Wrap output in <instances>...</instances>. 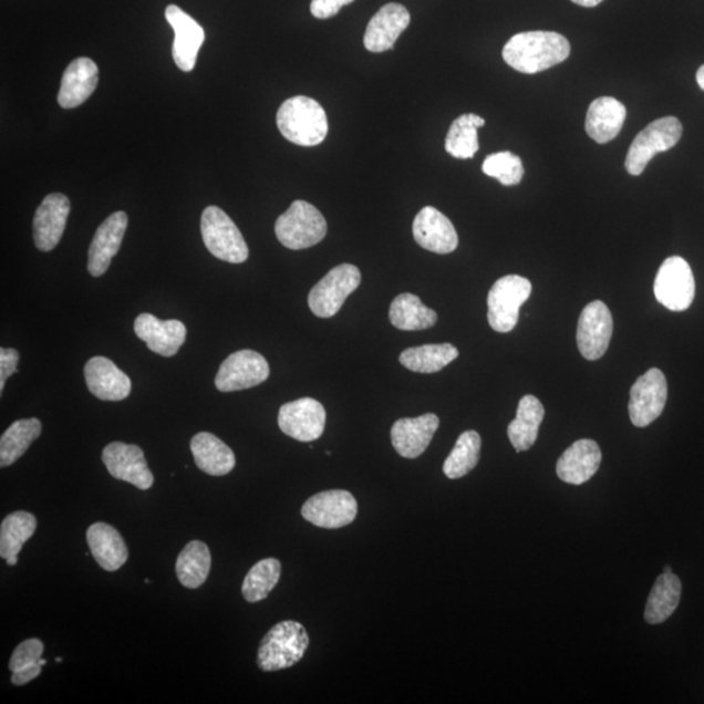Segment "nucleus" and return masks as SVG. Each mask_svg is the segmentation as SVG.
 Returning a JSON list of instances; mask_svg holds the SVG:
<instances>
[{
    "instance_id": "f257e3e1",
    "label": "nucleus",
    "mask_w": 704,
    "mask_h": 704,
    "mask_svg": "<svg viewBox=\"0 0 704 704\" xmlns=\"http://www.w3.org/2000/svg\"><path fill=\"white\" fill-rule=\"evenodd\" d=\"M570 43L555 32H525L513 35L503 50L506 64L520 73L534 75L567 61Z\"/></svg>"
},
{
    "instance_id": "f03ea898",
    "label": "nucleus",
    "mask_w": 704,
    "mask_h": 704,
    "mask_svg": "<svg viewBox=\"0 0 704 704\" xmlns=\"http://www.w3.org/2000/svg\"><path fill=\"white\" fill-rule=\"evenodd\" d=\"M277 126L286 141L300 146H317L325 141L329 123L325 110L310 97L286 100L277 113Z\"/></svg>"
},
{
    "instance_id": "7ed1b4c3",
    "label": "nucleus",
    "mask_w": 704,
    "mask_h": 704,
    "mask_svg": "<svg viewBox=\"0 0 704 704\" xmlns=\"http://www.w3.org/2000/svg\"><path fill=\"white\" fill-rule=\"evenodd\" d=\"M308 645H310V636L302 623L296 621L277 623L260 643L259 669L263 672L291 669L302 660Z\"/></svg>"
},
{
    "instance_id": "20e7f679",
    "label": "nucleus",
    "mask_w": 704,
    "mask_h": 704,
    "mask_svg": "<svg viewBox=\"0 0 704 704\" xmlns=\"http://www.w3.org/2000/svg\"><path fill=\"white\" fill-rule=\"evenodd\" d=\"M328 232V224L312 204L297 200L278 217L276 235L280 244L292 251L311 248L320 244Z\"/></svg>"
},
{
    "instance_id": "39448f33",
    "label": "nucleus",
    "mask_w": 704,
    "mask_h": 704,
    "mask_svg": "<svg viewBox=\"0 0 704 704\" xmlns=\"http://www.w3.org/2000/svg\"><path fill=\"white\" fill-rule=\"evenodd\" d=\"M532 284L525 277L500 278L488 293V321L498 333H509L518 324L519 310L531 297Z\"/></svg>"
},
{
    "instance_id": "423d86ee",
    "label": "nucleus",
    "mask_w": 704,
    "mask_h": 704,
    "mask_svg": "<svg viewBox=\"0 0 704 704\" xmlns=\"http://www.w3.org/2000/svg\"><path fill=\"white\" fill-rule=\"evenodd\" d=\"M201 235L215 258L230 263L247 261L249 251L244 235L221 208L208 207L203 211Z\"/></svg>"
},
{
    "instance_id": "0eeeda50",
    "label": "nucleus",
    "mask_w": 704,
    "mask_h": 704,
    "mask_svg": "<svg viewBox=\"0 0 704 704\" xmlns=\"http://www.w3.org/2000/svg\"><path fill=\"white\" fill-rule=\"evenodd\" d=\"M682 136V124L674 116L660 117L638 134L630 145L625 167L630 175L640 176L658 153L677 145Z\"/></svg>"
},
{
    "instance_id": "6e6552de",
    "label": "nucleus",
    "mask_w": 704,
    "mask_h": 704,
    "mask_svg": "<svg viewBox=\"0 0 704 704\" xmlns=\"http://www.w3.org/2000/svg\"><path fill=\"white\" fill-rule=\"evenodd\" d=\"M361 282V270L351 263H341L314 286L308 296V306L318 318H333Z\"/></svg>"
},
{
    "instance_id": "1a4fd4ad",
    "label": "nucleus",
    "mask_w": 704,
    "mask_h": 704,
    "mask_svg": "<svg viewBox=\"0 0 704 704\" xmlns=\"http://www.w3.org/2000/svg\"><path fill=\"white\" fill-rule=\"evenodd\" d=\"M654 292L658 302L670 311H686L695 297V280L689 262L680 256L666 259L658 271Z\"/></svg>"
},
{
    "instance_id": "9d476101",
    "label": "nucleus",
    "mask_w": 704,
    "mask_h": 704,
    "mask_svg": "<svg viewBox=\"0 0 704 704\" xmlns=\"http://www.w3.org/2000/svg\"><path fill=\"white\" fill-rule=\"evenodd\" d=\"M669 400V384L664 373L651 369L635 381L630 391L629 416L638 428L649 427L663 414Z\"/></svg>"
},
{
    "instance_id": "9b49d317",
    "label": "nucleus",
    "mask_w": 704,
    "mask_h": 704,
    "mask_svg": "<svg viewBox=\"0 0 704 704\" xmlns=\"http://www.w3.org/2000/svg\"><path fill=\"white\" fill-rule=\"evenodd\" d=\"M270 375L267 359L252 350L234 352L219 366L216 386L219 392L246 391L267 381Z\"/></svg>"
},
{
    "instance_id": "f8f14e48",
    "label": "nucleus",
    "mask_w": 704,
    "mask_h": 704,
    "mask_svg": "<svg viewBox=\"0 0 704 704\" xmlns=\"http://www.w3.org/2000/svg\"><path fill=\"white\" fill-rule=\"evenodd\" d=\"M358 501L348 490L332 489L314 495L304 503L302 517L321 528H341L354 522Z\"/></svg>"
},
{
    "instance_id": "ddd939ff",
    "label": "nucleus",
    "mask_w": 704,
    "mask_h": 704,
    "mask_svg": "<svg viewBox=\"0 0 704 704\" xmlns=\"http://www.w3.org/2000/svg\"><path fill=\"white\" fill-rule=\"evenodd\" d=\"M613 318L610 308L600 300L587 304L578 321V349L587 361H598L610 348Z\"/></svg>"
},
{
    "instance_id": "4468645a",
    "label": "nucleus",
    "mask_w": 704,
    "mask_h": 704,
    "mask_svg": "<svg viewBox=\"0 0 704 704\" xmlns=\"http://www.w3.org/2000/svg\"><path fill=\"white\" fill-rule=\"evenodd\" d=\"M327 411L313 398H300L284 405L278 413V425L286 436L300 443H311L324 434Z\"/></svg>"
},
{
    "instance_id": "2eb2a0df",
    "label": "nucleus",
    "mask_w": 704,
    "mask_h": 704,
    "mask_svg": "<svg viewBox=\"0 0 704 704\" xmlns=\"http://www.w3.org/2000/svg\"><path fill=\"white\" fill-rule=\"evenodd\" d=\"M102 462L108 474L117 480L127 482L142 490H148L154 484V476L141 446L108 444L102 452Z\"/></svg>"
},
{
    "instance_id": "dca6fc26",
    "label": "nucleus",
    "mask_w": 704,
    "mask_h": 704,
    "mask_svg": "<svg viewBox=\"0 0 704 704\" xmlns=\"http://www.w3.org/2000/svg\"><path fill=\"white\" fill-rule=\"evenodd\" d=\"M71 203L63 194H51L43 199L33 221L34 245L42 252H50L59 245L68 225Z\"/></svg>"
},
{
    "instance_id": "f3484780",
    "label": "nucleus",
    "mask_w": 704,
    "mask_h": 704,
    "mask_svg": "<svg viewBox=\"0 0 704 704\" xmlns=\"http://www.w3.org/2000/svg\"><path fill=\"white\" fill-rule=\"evenodd\" d=\"M165 17L175 32L173 43L174 62L183 72H190L195 69L197 54H199L205 41L204 29L195 19L175 4L167 7Z\"/></svg>"
},
{
    "instance_id": "a211bd4d",
    "label": "nucleus",
    "mask_w": 704,
    "mask_h": 704,
    "mask_svg": "<svg viewBox=\"0 0 704 704\" xmlns=\"http://www.w3.org/2000/svg\"><path fill=\"white\" fill-rule=\"evenodd\" d=\"M416 244L427 251L447 255L456 251L458 234L449 218L434 207H424L414 219Z\"/></svg>"
},
{
    "instance_id": "6ab92c4d",
    "label": "nucleus",
    "mask_w": 704,
    "mask_h": 704,
    "mask_svg": "<svg viewBox=\"0 0 704 704\" xmlns=\"http://www.w3.org/2000/svg\"><path fill=\"white\" fill-rule=\"evenodd\" d=\"M127 226L128 217L124 211L113 213L100 225L87 252V270L93 277L106 273L114 256L120 252Z\"/></svg>"
},
{
    "instance_id": "aec40b11",
    "label": "nucleus",
    "mask_w": 704,
    "mask_h": 704,
    "mask_svg": "<svg viewBox=\"0 0 704 704\" xmlns=\"http://www.w3.org/2000/svg\"><path fill=\"white\" fill-rule=\"evenodd\" d=\"M439 420L435 414L403 417L393 424L392 444L401 457L415 459L427 451L438 429Z\"/></svg>"
},
{
    "instance_id": "412c9836",
    "label": "nucleus",
    "mask_w": 704,
    "mask_h": 704,
    "mask_svg": "<svg viewBox=\"0 0 704 704\" xmlns=\"http://www.w3.org/2000/svg\"><path fill=\"white\" fill-rule=\"evenodd\" d=\"M135 333L146 346L158 355L170 358L186 342L187 328L179 320H159L152 313H142L135 320Z\"/></svg>"
},
{
    "instance_id": "4be33fe9",
    "label": "nucleus",
    "mask_w": 704,
    "mask_h": 704,
    "mask_svg": "<svg viewBox=\"0 0 704 704\" xmlns=\"http://www.w3.org/2000/svg\"><path fill=\"white\" fill-rule=\"evenodd\" d=\"M410 20V12L405 6L389 3L381 7L366 25L365 49L372 53H384V51L393 49L400 35L406 31Z\"/></svg>"
},
{
    "instance_id": "5701e85b",
    "label": "nucleus",
    "mask_w": 704,
    "mask_h": 704,
    "mask_svg": "<svg viewBox=\"0 0 704 704\" xmlns=\"http://www.w3.org/2000/svg\"><path fill=\"white\" fill-rule=\"evenodd\" d=\"M86 386L101 401H123L131 394V379L105 356H94L84 370Z\"/></svg>"
},
{
    "instance_id": "b1692460",
    "label": "nucleus",
    "mask_w": 704,
    "mask_h": 704,
    "mask_svg": "<svg viewBox=\"0 0 704 704\" xmlns=\"http://www.w3.org/2000/svg\"><path fill=\"white\" fill-rule=\"evenodd\" d=\"M601 464V451L597 442L589 438L578 439L557 462L556 473L568 484L581 486L598 473Z\"/></svg>"
},
{
    "instance_id": "393cba45",
    "label": "nucleus",
    "mask_w": 704,
    "mask_h": 704,
    "mask_svg": "<svg viewBox=\"0 0 704 704\" xmlns=\"http://www.w3.org/2000/svg\"><path fill=\"white\" fill-rule=\"evenodd\" d=\"M99 85V68L90 58H77L65 69L58 94L59 105L75 108L91 97Z\"/></svg>"
},
{
    "instance_id": "a878e982",
    "label": "nucleus",
    "mask_w": 704,
    "mask_h": 704,
    "mask_svg": "<svg viewBox=\"0 0 704 704\" xmlns=\"http://www.w3.org/2000/svg\"><path fill=\"white\" fill-rule=\"evenodd\" d=\"M86 541L95 562L106 571L120 570L128 560V548L113 526L97 522L87 528Z\"/></svg>"
},
{
    "instance_id": "bb28decb",
    "label": "nucleus",
    "mask_w": 704,
    "mask_h": 704,
    "mask_svg": "<svg viewBox=\"0 0 704 704\" xmlns=\"http://www.w3.org/2000/svg\"><path fill=\"white\" fill-rule=\"evenodd\" d=\"M627 120V107L619 100L600 97L591 102L586 132L593 142L607 144L618 137Z\"/></svg>"
},
{
    "instance_id": "cd10ccee",
    "label": "nucleus",
    "mask_w": 704,
    "mask_h": 704,
    "mask_svg": "<svg viewBox=\"0 0 704 704\" xmlns=\"http://www.w3.org/2000/svg\"><path fill=\"white\" fill-rule=\"evenodd\" d=\"M190 452L194 454L196 466L211 476L230 474L237 465V458L230 447L209 432H200L190 439Z\"/></svg>"
},
{
    "instance_id": "c85d7f7f",
    "label": "nucleus",
    "mask_w": 704,
    "mask_h": 704,
    "mask_svg": "<svg viewBox=\"0 0 704 704\" xmlns=\"http://www.w3.org/2000/svg\"><path fill=\"white\" fill-rule=\"evenodd\" d=\"M545 414V406L534 395L527 394L519 401L516 420L508 427L510 443L517 453L531 449L537 443Z\"/></svg>"
},
{
    "instance_id": "c756f323",
    "label": "nucleus",
    "mask_w": 704,
    "mask_h": 704,
    "mask_svg": "<svg viewBox=\"0 0 704 704\" xmlns=\"http://www.w3.org/2000/svg\"><path fill=\"white\" fill-rule=\"evenodd\" d=\"M35 530L37 518L31 513L13 511L3 519L0 526V556L10 567L18 563L21 548L33 537Z\"/></svg>"
},
{
    "instance_id": "7c9ffc66",
    "label": "nucleus",
    "mask_w": 704,
    "mask_h": 704,
    "mask_svg": "<svg viewBox=\"0 0 704 704\" xmlns=\"http://www.w3.org/2000/svg\"><path fill=\"white\" fill-rule=\"evenodd\" d=\"M389 320L403 332H416L435 327L437 313L425 307L414 293L405 292L393 300Z\"/></svg>"
},
{
    "instance_id": "2f4dec72",
    "label": "nucleus",
    "mask_w": 704,
    "mask_h": 704,
    "mask_svg": "<svg viewBox=\"0 0 704 704\" xmlns=\"http://www.w3.org/2000/svg\"><path fill=\"white\" fill-rule=\"evenodd\" d=\"M682 584L676 574L663 573L656 579L645 604L644 620L658 625L669 620L677 610L681 600Z\"/></svg>"
},
{
    "instance_id": "473e14b6",
    "label": "nucleus",
    "mask_w": 704,
    "mask_h": 704,
    "mask_svg": "<svg viewBox=\"0 0 704 704\" xmlns=\"http://www.w3.org/2000/svg\"><path fill=\"white\" fill-rule=\"evenodd\" d=\"M211 568L209 547L200 540L189 541L176 560L175 571L187 589H199L207 581Z\"/></svg>"
},
{
    "instance_id": "72a5a7b5",
    "label": "nucleus",
    "mask_w": 704,
    "mask_h": 704,
    "mask_svg": "<svg viewBox=\"0 0 704 704\" xmlns=\"http://www.w3.org/2000/svg\"><path fill=\"white\" fill-rule=\"evenodd\" d=\"M459 355L451 343L423 344L402 352L400 362L407 370L417 373H436L445 369Z\"/></svg>"
},
{
    "instance_id": "f704fd0d",
    "label": "nucleus",
    "mask_w": 704,
    "mask_h": 704,
    "mask_svg": "<svg viewBox=\"0 0 704 704\" xmlns=\"http://www.w3.org/2000/svg\"><path fill=\"white\" fill-rule=\"evenodd\" d=\"M42 424L37 417L17 421L0 438V466L9 467L24 456L29 446L41 436Z\"/></svg>"
},
{
    "instance_id": "c9c22d12",
    "label": "nucleus",
    "mask_w": 704,
    "mask_h": 704,
    "mask_svg": "<svg viewBox=\"0 0 704 704\" xmlns=\"http://www.w3.org/2000/svg\"><path fill=\"white\" fill-rule=\"evenodd\" d=\"M486 121L476 114H465L452 123L445 141V149L452 157L472 159L479 151L478 130Z\"/></svg>"
},
{
    "instance_id": "e433bc0d",
    "label": "nucleus",
    "mask_w": 704,
    "mask_h": 704,
    "mask_svg": "<svg viewBox=\"0 0 704 704\" xmlns=\"http://www.w3.org/2000/svg\"><path fill=\"white\" fill-rule=\"evenodd\" d=\"M482 437L476 431H466L454 445L444 464V474L452 480L464 478L479 464Z\"/></svg>"
},
{
    "instance_id": "4c0bfd02",
    "label": "nucleus",
    "mask_w": 704,
    "mask_h": 704,
    "mask_svg": "<svg viewBox=\"0 0 704 704\" xmlns=\"http://www.w3.org/2000/svg\"><path fill=\"white\" fill-rule=\"evenodd\" d=\"M281 578V562L276 559L261 560L248 571L241 593L248 603L267 599Z\"/></svg>"
},
{
    "instance_id": "58836bf2",
    "label": "nucleus",
    "mask_w": 704,
    "mask_h": 704,
    "mask_svg": "<svg viewBox=\"0 0 704 704\" xmlns=\"http://www.w3.org/2000/svg\"><path fill=\"white\" fill-rule=\"evenodd\" d=\"M483 173L501 183L503 186H517L524 179L522 161L511 152L490 154L483 163Z\"/></svg>"
},
{
    "instance_id": "ea45409f",
    "label": "nucleus",
    "mask_w": 704,
    "mask_h": 704,
    "mask_svg": "<svg viewBox=\"0 0 704 704\" xmlns=\"http://www.w3.org/2000/svg\"><path fill=\"white\" fill-rule=\"evenodd\" d=\"M43 651H45V645L37 638H31V640L20 643L17 650L13 651L9 670L13 673L39 663Z\"/></svg>"
},
{
    "instance_id": "a19ab883",
    "label": "nucleus",
    "mask_w": 704,
    "mask_h": 704,
    "mask_svg": "<svg viewBox=\"0 0 704 704\" xmlns=\"http://www.w3.org/2000/svg\"><path fill=\"white\" fill-rule=\"evenodd\" d=\"M19 352L13 349H0V393H3L6 381L18 370Z\"/></svg>"
},
{
    "instance_id": "79ce46f5",
    "label": "nucleus",
    "mask_w": 704,
    "mask_h": 704,
    "mask_svg": "<svg viewBox=\"0 0 704 704\" xmlns=\"http://www.w3.org/2000/svg\"><path fill=\"white\" fill-rule=\"evenodd\" d=\"M354 0H312L311 13L317 19H330L335 17L342 7L351 4Z\"/></svg>"
},
{
    "instance_id": "37998d69",
    "label": "nucleus",
    "mask_w": 704,
    "mask_h": 704,
    "mask_svg": "<svg viewBox=\"0 0 704 704\" xmlns=\"http://www.w3.org/2000/svg\"><path fill=\"white\" fill-rule=\"evenodd\" d=\"M41 672H42V665H40L39 663L31 666H27V669L24 670L13 672L11 677L12 684L14 686H24L29 684V682L39 677Z\"/></svg>"
},
{
    "instance_id": "c03bdc74",
    "label": "nucleus",
    "mask_w": 704,
    "mask_h": 704,
    "mask_svg": "<svg viewBox=\"0 0 704 704\" xmlns=\"http://www.w3.org/2000/svg\"><path fill=\"white\" fill-rule=\"evenodd\" d=\"M571 2L578 6L587 7V9H591V7L599 6L601 2H603V0H571Z\"/></svg>"
},
{
    "instance_id": "a18cd8bd",
    "label": "nucleus",
    "mask_w": 704,
    "mask_h": 704,
    "mask_svg": "<svg viewBox=\"0 0 704 704\" xmlns=\"http://www.w3.org/2000/svg\"><path fill=\"white\" fill-rule=\"evenodd\" d=\"M696 83H698L701 90L704 91V65L696 72Z\"/></svg>"
},
{
    "instance_id": "49530a36",
    "label": "nucleus",
    "mask_w": 704,
    "mask_h": 704,
    "mask_svg": "<svg viewBox=\"0 0 704 704\" xmlns=\"http://www.w3.org/2000/svg\"><path fill=\"white\" fill-rule=\"evenodd\" d=\"M664 573H672V569H671V567H669V565H666V567H664Z\"/></svg>"
},
{
    "instance_id": "de8ad7c7",
    "label": "nucleus",
    "mask_w": 704,
    "mask_h": 704,
    "mask_svg": "<svg viewBox=\"0 0 704 704\" xmlns=\"http://www.w3.org/2000/svg\"><path fill=\"white\" fill-rule=\"evenodd\" d=\"M39 664L42 665V666L46 665L48 664V660L41 658Z\"/></svg>"
}]
</instances>
